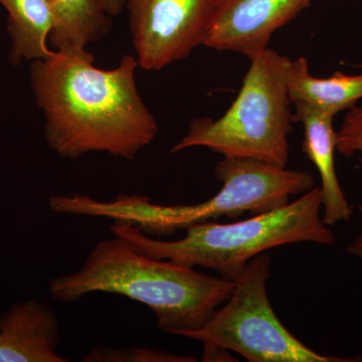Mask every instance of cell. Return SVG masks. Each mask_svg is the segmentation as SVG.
<instances>
[{"label": "cell", "instance_id": "5b68a950", "mask_svg": "<svg viewBox=\"0 0 362 362\" xmlns=\"http://www.w3.org/2000/svg\"><path fill=\"white\" fill-rule=\"evenodd\" d=\"M237 99L221 118H195L170 153L206 147L223 157L286 168L293 127L288 96L290 59L266 49L252 59Z\"/></svg>", "mask_w": 362, "mask_h": 362}, {"label": "cell", "instance_id": "277c9868", "mask_svg": "<svg viewBox=\"0 0 362 362\" xmlns=\"http://www.w3.org/2000/svg\"><path fill=\"white\" fill-rule=\"evenodd\" d=\"M214 173L223 187L201 204L162 206L144 195L120 194L111 202L98 201L95 214L113 223L134 226L146 235L164 238L221 216L237 218L247 213H266L315 187L309 171L290 170L256 159L225 157L216 163Z\"/></svg>", "mask_w": 362, "mask_h": 362}, {"label": "cell", "instance_id": "52a82bcc", "mask_svg": "<svg viewBox=\"0 0 362 362\" xmlns=\"http://www.w3.org/2000/svg\"><path fill=\"white\" fill-rule=\"evenodd\" d=\"M213 0H126L138 65L159 71L204 45Z\"/></svg>", "mask_w": 362, "mask_h": 362}, {"label": "cell", "instance_id": "ac0fdd59", "mask_svg": "<svg viewBox=\"0 0 362 362\" xmlns=\"http://www.w3.org/2000/svg\"><path fill=\"white\" fill-rule=\"evenodd\" d=\"M100 2L111 16H117L122 13L124 6H126V0H100Z\"/></svg>", "mask_w": 362, "mask_h": 362}, {"label": "cell", "instance_id": "9c48e42d", "mask_svg": "<svg viewBox=\"0 0 362 362\" xmlns=\"http://www.w3.org/2000/svg\"><path fill=\"white\" fill-rule=\"evenodd\" d=\"M61 339L58 316L39 300L14 302L0 315V362H65Z\"/></svg>", "mask_w": 362, "mask_h": 362}, {"label": "cell", "instance_id": "8992f818", "mask_svg": "<svg viewBox=\"0 0 362 362\" xmlns=\"http://www.w3.org/2000/svg\"><path fill=\"white\" fill-rule=\"evenodd\" d=\"M272 259L259 255L235 281L228 300L201 329L187 338L218 345L250 362H358L362 357L323 356L285 327L272 308L267 282Z\"/></svg>", "mask_w": 362, "mask_h": 362}, {"label": "cell", "instance_id": "5bb4252c", "mask_svg": "<svg viewBox=\"0 0 362 362\" xmlns=\"http://www.w3.org/2000/svg\"><path fill=\"white\" fill-rule=\"evenodd\" d=\"M84 362H192L197 359L192 356H178L173 352L164 351L149 347H132V349H111L97 346L90 350L82 359Z\"/></svg>", "mask_w": 362, "mask_h": 362}, {"label": "cell", "instance_id": "ba28073f", "mask_svg": "<svg viewBox=\"0 0 362 362\" xmlns=\"http://www.w3.org/2000/svg\"><path fill=\"white\" fill-rule=\"evenodd\" d=\"M313 0H213L204 45L252 59Z\"/></svg>", "mask_w": 362, "mask_h": 362}, {"label": "cell", "instance_id": "3957f363", "mask_svg": "<svg viewBox=\"0 0 362 362\" xmlns=\"http://www.w3.org/2000/svg\"><path fill=\"white\" fill-rule=\"evenodd\" d=\"M322 194L315 187L296 201L232 223L204 221L187 228L177 240L153 239L134 226L113 223L112 233L138 251L190 268L209 269L235 282L251 259L274 247L313 243L335 244V235L322 221Z\"/></svg>", "mask_w": 362, "mask_h": 362}, {"label": "cell", "instance_id": "8fae6325", "mask_svg": "<svg viewBox=\"0 0 362 362\" xmlns=\"http://www.w3.org/2000/svg\"><path fill=\"white\" fill-rule=\"evenodd\" d=\"M287 89L292 106L304 105L335 117L362 99V74L351 76L337 71L328 78H317L311 75L308 59H290Z\"/></svg>", "mask_w": 362, "mask_h": 362}, {"label": "cell", "instance_id": "4fadbf2b", "mask_svg": "<svg viewBox=\"0 0 362 362\" xmlns=\"http://www.w3.org/2000/svg\"><path fill=\"white\" fill-rule=\"evenodd\" d=\"M6 8L7 30L11 37L9 61L20 65L23 61H37L51 56L49 35L54 26L47 0H0Z\"/></svg>", "mask_w": 362, "mask_h": 362}, {"label": "cell", "instance_id": "6da1fadb", "mask_svg": "<svg viewBox=\"0 0 362 362\" xmlns=\"http://www.w3.org/2000/svg\"><path fill=\"white\" fill-rule=\"evenodd\" d=\"M94 62L89 52L56 51L33 62L30 85L44 115L45 141L63 158L106 152L133 160L158 134L136 84L137 59L125 54L109 70Z\"/></svg>", "mask_w": 362, "mask_h": 362}, {"label": "cell", "instance_id": "7c38bea8", "mask_svg": "<svg viewBox=\"0 0 362 362\" xmlns=\"http://www.w3.org/2000/svg\"><path fill=\"white\" fill-rule=\"evenodd\" d=\"M54 26L49 42L54 51L69 54L87 52L88 45L106 37L113 26L100 0H47Z\"/></svg>", "mask_w": 362, "mask_h": 362}, {"label": "cell", "instance_id": "30bf717a", "mask_svg": "<svg viewBox=\"0 0 362 362\" xmlns=\"http://www.w3.org/2000/svg\"><path fill=\"white\" fill-rule=\"evenodd\" d=\"M293 123H301L303 126L302 151L315 165L320 176L323 223L330 226L349 221L354 211L343 192L335 169L337 132L333 127L334 117L304 105H293Z\"/></svg>", "mask_w": 362, "mask_h": 362}, {"label": "cell", "instance_id": "9a60e30c", "mask_svg": "<svg viewBox=\"0 0 362 362\" xmlns=\"http://www.w3.org/2000/svg\"><path fill=\"white\" fill-rule=\"evenodd\" d=\"M337 151L344 157L362 152V105L347 111L337 132Z\"/></svg>", "mask_w": 362, "mask_h": 362}, {"label": "cell", "instance_id": "e0dca14e", "mask_svg": "<svg viewBox=\"0 0 362 362\" xmlns=\"http://www.w3.org/2000/svg\"><path fill=\"white\" fill-rule=\"evenodd\" d=\"M356 209L362 216V204H358ZM346 251L349 255H351V256L356 257L357 259H361L362 261V230L356 239L350 243L349 247H347Z\"/></svg>", "mask_w": 362, "mask_h": 362}, {"label": "cell", "instance_id": "7a4b0ae2", "mask_svg": "<svg viewBox=\"0 0 362 362\" xmlns=\"http://www.w3.org/2000/svg\"><path fill=\"white\" fill-rule=\"evenodd\" d=\"M233 285L220 276L152 258L114 235L98 242L78 271L52 279L49 291L61 303L93 293L121 295L148 307L163 332L187 337L209 322Z\"/></svg>", "mask_w": 362, "mask_h": 362}, {"label": "cell", "instance_id": "2e32d148", "mask_svg": "<svg viewBox=\"0 0 362 362\" xmlns=\"http://www.w3.org/2000/svg\"><path fill=\"white\" fill-rule=\"evenodd\" d=\"M202 361H238V359L230 354V350L211 343H204Z\"/></svg>", "mask_w": 362, "mask_h": 362}]
</instances>
